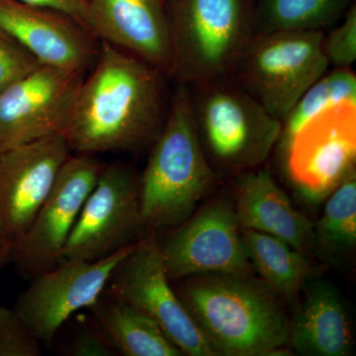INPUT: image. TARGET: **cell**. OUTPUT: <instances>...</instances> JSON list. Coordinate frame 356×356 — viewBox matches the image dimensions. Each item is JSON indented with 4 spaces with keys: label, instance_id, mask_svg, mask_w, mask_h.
Returning a JSON list of instances; mask_svg holds the SVG:
<instances>
[{
    "label": "cell",
    "instance_id": "1",
    "mask_svg": "<svg viewBox=\"0 0 356 356\" xmlns=\"http://www.w3.org/2000/svg\"><path fill=\"white\" fill-rule=\"evenodd\" d=\"M165 77L139 58L100 41L64 133L72 153L137 152L154 143L168 114Z\"/></svg>",
    "mask_w": 356,
    "mask_h": 356
},
{
    "label": "cell",
    "instance_id": "2",
    "mask_svg": "<svg viewBox=\"0 0 356 356\" xmlns=\"http://www.w3.org/2000/svg\"><path fill=\"white\" fill-rule=\"evenodd\" d=\"M175 289L214 355H273L288 344L280 297L252 275L202 274Z\"/></svg>",
    "mask_w": 356,
    "mask_h": 356
},
{
    "label": "cell",
    "instance_id": "3",
    "mask_svg": "<svg viewBox=\"0 0 356 356\" xmlns=\"http://www.w3.org/2000/svg\"><path fill=\"white\" fill-rule=\"evenodd\" d=\"M216 179L199 139L191 90L177 83L165 123L140 177L143 229L177 228L195 212Z\"/></svg>",
    "mask_w": 356,
    "mask_h": 356
},
{
    "label": "cell",
    "instance_id": "4",
    "mask_svg": "<svg viewBox=\"0 0 356 356\" xmlns=\"http://www.w3.org/2000/svg\"><path fill=\"white\" fill-rule=\"evenodd\" d=\"M172 76L192 86L231 79L254 37L248 0H168Z\"/></svg>",
    "mask_w": 356,
    "mask_h": 356
},
{
    "label": "cell",
    "instance_id": "5",
    "mask_svg": "<svg viewBox=\"0 0 356 356\" xmlns=\"http://www.w3.org/2000/svg\"><path fill=\"white\" fill-rule=\"evenodd\" d=\"M189 90L201 146L214 172L238 175L266 161L280 140L282 122L231 79Z\"/></svg>",
    "mask_w": 356,
    "mask_h": 356
},
{
    "label": "cell",
    "instance_id": "6",
    "mask_svg": "<svg viewBox=\"0 0 356 356\" xmlns=\"http://www.w3.org/2000/svg\"><path fill=\"white\" fill-rule=\"evenodd\" d=\"M323 31L254 35L231 81L283 122L307 90L327 72Z\"/></svg>",
    "mask_w": 356,
    "mask_h": 356
},
{
    "label": "cell",
    "instance_id": "7",
    "mask_svg": "<svg viewBox=\"0 0 356 356\" xmlns=\"http://www.w3.org/2000/svg\"><path fill=\"white\" fill-rule=\"evenodd\" d=\"M355 105L327 110L280 147L293 188L307 203L323 202L355 172Z\"/></svg>",
    "mask_w": 356,
    "mask_h": 356
},
{
    "label": "cell",
    "instance_id": "8",
    "mask_svg": "<svg viewBox=\"0 0 356 356\" xmlns=\"http://www.w3.org/2000/svg\"><path fill=\"white\" fill-rule=\"evenodd\" d=\"M106 163L93 154H70L31 226L14 243L11 262L33 280L64 261L65 245Z\"/></svg>",
    "mask_w": 356,
    "mask_h": 356
},
{
    "label": "cell",
    "instance_id": "9",
    "mask_svg": "<svg viewBox=\"0 0 356 356\" xmlns=\"http://www.w3.org/2000/svg\"><path fill=\"white\" fill-rule=\"evenodd\" d=\"M142 229L139 175L129 163L106 165L72 229L64 259L99 261L137 242Z\"/></svg>",
    "mask_w": 356,
    "mask_h": 356
},
{
    "label": "cell",
    "instance_id": "10",
    "mask_svg": "<svg viewBox=\"0 0 356 356\" xmlns=\"http://www.w3.org/2000/svg\"><path fill=\"white\" fill-rule=\"evenodd\" d=\"M166 274L161 245L140 238L115 269L105 293L147 314L188 356H215Z\"/></svg>",
    "mask_w": 356,
    "mask_h": 356
},
{
    "label": "cell",
    "instance_id": "11",
    "mask_svg": "<svg viewBox=\"0 0 356 356\" xmlns=\"http://www.w3.org/2000/svg\"><path fill=\"white\" fill-rule=\"evenodd\" d=\"M136 243L99 261L64 259L33 278L14 310L41 343H51L72 315L88 310L102 296L115 269Z\"/></svg>",
    "mask_w": 356,
    "mask_h": 356
},
{
    "label": "cell",
    "instance_id": "12",
    "mask_svg": "<svg viewBox=\"0 0 356 356\" xmlns=\"http://www.w3.org/2000/svg\"><path fill=\"white\" fill-rule=\"evenodd\" d=\"M161 250L170 281L211 273L252 275L254 271L235 208L222 199L194 212Z\"/></svg>",
    "mask_w": 356,
    "mask_h": 356
},
{
    "label": "cell",
    "instance_id": "13",
    "mask_svg": "<svg viewBox=\"0 0 356 356\" xmlns=\"http://www.w3.org/2000/svg\"><path fill=\"white\" fill-rule=\"evenodd\" d=\"M86 72L40 65L0 93V151L64 135Z\"/></svg>",
    "mask_w": 356,
    "mask_h": 356
},
{
    "label": "cell",
    "instance_id": "14",
    "mask_svg": "<svg viewBox=\"0 0 356 356\" xmlns=\"http://www.w3.org/2000/svg\"><path fill=\"white\" fill-rule=\"evenodd\" d=\"M72 154L63 134L0 151V225L13 245L31 226Z\"/></svg>",
    "mask_w": 356,
    "mask_h": 356
},
{
    "label": "cell",
    "instance_id": "15",
    "mask_svg": "<svg viewBox=\"0 0 356 356\" xmlns=\"http://www.w3.org/2000/svg\"><path fill=\"white\" fill-rule=\"evenodd\" d=\"M0 30L40 64L58 69L88 72L99 51V40L74 18L17 0H0Z\"/></svg>",
    "mask_w": 356,
    "mask_h": 356
},
{
    "label": "cell",
    "instance_id": "16",
    "mask_svg": "<svg viewBox=\"0 0 356 356\" xmlns=\"http://www.w3.org/2000/svg\"><path fill=\"white\" fill-rule=\"evenodd\" d=\"M88 27L99 41L172 76L168 0H88Z\"/></svg>",
    "mask_w": 356,
    "mask_h": 356
},
{
    "label": "cell",
    "instance_id": "17",
    "mask_svg": "<svg viewBox=\"0 0 356 356\" xmlns=\"http://www.w3.org/2000/svg\"><path fill=\"white\" fill-rule=\"evenodd\" d=\"M236 220L241 229L276 236L309 254L314 250V226L294 206L267 170L236 175Z\"/></svg>",
    "mask_w": 356,
    "mask_h": 356
},
{
    "label": "cell",
    "instance_id": "18",
    "mask_svg": "<svg viewBox=\"0 0 356 356\" xmlns=\"http://www.w3.org/2000/svg\"><path fill=\"white\" fill-rule=\"evenodd\" d=\"M305 286V297L290 321L288 346L300 355H351L355 339L343 295L329 281Z\"/></svg>",
    "mask_w": 356,
    "mask_h": 356
},
{
    "label": "cell",
    "instance_id": "19",
    "mask_svg": "<svg viewBox=\"0 0 356 356\" xmlns=\"http://www.w3.org/2000/svg\"><path fill=\"white\" fill-rule=\"evenodd\" d=\"M88 310L119 355H184L153 318L120 299L104 292Z\"/></svg>",
    "mask_w": 356,
    "mask_h": 356
},
{
    "label": "cell",
    "instance_id": "20",
    "mask_svg": "<svg viewBox=\"0 0 356 356\" xmlns=\"http://www.w3.org/2000/svg\"><path fill=\"white\" fill-rule=\"evenodd\" d=\"M252 269L280 298L294 301L310 280L311 262L289 243L254 229H241Z\"/></svg>",
    "mask_w": 356,
    "mask_h": 356
},
{
    "label": "cell",
    "instance_id": "21",
    "mask_svg": "<svg viewBox=\"0 0 356 356\" xmlns=\"http://www.w3.org/2000/svg\"><path fill=\"white\" fill-rule=\"evenodd\" d=\"M353 0H259L252 9L254 35L323 31L339 22Z\"/></svg>",
    "mask_w": 356,
    "mask_h": 356
},
{
    "label": "cell",
    "instance_id": "22",
    "mask_svg": "<svg viewBox=\"0 0 356 356\" xmlns=\"http://www.w3.org/2000/svg\"><path fill=\"white\" fill-rule=\"evenodd\" d=\"M325 200L324 213L314 226V250L325 261H337L356 245V172Z\"/></svg>",
    "mask_w": 356,
    "mask_h": 356
},
{
    "label": "cell",
    "instance_id": "23",
    "mask_svg": "<svg viewBox=\"0 0 356 356\" xmlns=\"http://www.w3.org/2000/svg\"><path fill=\"white\" fill-rule=\"evenodd\" d=\"M343 105L356 106V74L353 69L334 67L320 77L293 107L282 122L277 145L284 146L312 119Z\"/></svg>",
    "mask_w": 356,
    "mask_h": 356
},
{
    "label": "cell",
    "instance_id": "24",
    "mask_svg": "<svg viewBox=\"0 0 356 356\" xmlns=\"http://www.w3.org/2000/svg\"><path fill=\"white\" fill-rule=\"evenodd\" d=\"M41 341L14 309L0 306V356H40Z\"/></svg>",
    "mask_w": 356,
    "mask_h": 356
},
{
    "label": "cell",
    "instance_id": "25",
    "mask_svg": "<svg viewBox=\"0 0 356 356\" xmlns=\"http://www.w3.org/2000/svg\"><path fill=\"white\" fill-rule=\"evenodd\" d=\"M323 51L329 65L336 69H351L356 60V6L348 9L343 22L324 35Z\"/></svg>",
    "mask_w": 356,
    "mask_h": 356
},
{
    "label": "cell",
    "instance_id": "26",
    "mask_svg": "<svg viewBox=\"0 0 356 356\" xmlns=\"http://www.w3.org/2000/svg\"><path fill=\"white\" fill-rule=\"evenodd\" d=\"M40 65L29 51L0 30V93Z\"/></svg>",
    "mask_w": 356,
    "mask_h": 356
},
{
    "label": "cell",
    "instance_id": "27",
    "mask_svg": "<svg viewBox=\"0 0 356 356\" xmlns=\"http://www.w3.org/2000/svg\"><path fill=\"white\" fill-rule=\"evenodd\" d=\"M79 327L67 350L72 356H115L118 355L91 316L79 317Z\"/></svg>",
    "mask_w": 356,
    "mask_h": 356
},
{
    "label": "cell",
    "instance_id": "28",
    "mask_svg": "<svg viewBox=\"0 0 356 356\" xmlns=\"http://www.w3.org/2000/svg\"><path fill=\"white\" fill-rule=\"evenodd\" d=\"M17 1L27 6L42 7V8L51 9V10L67 14L88 29L86 0H17Z\"/></svg>",
    "mask_w": 356,
    "mask_h": 356
},
{
    "label": "cell",
    "instance_id": "29",
    "mask_svg": "<svg viewBox=\"0 0 356 356\" xmlns=\"http://www.w3.org/2000/svg\"><path fill=\"white\" fill-rule=\"evenodd\" d=\"M13 248V242L0 225V270L4 266L11 262Z\"/></svg>",
    "mask_w": 356,
    "mask_h": 356
},
{
    "label": "cell",
    "instance_id": "30",
    "mask_svg": "<svg viewBox=\"0 0 356 356\" xmlns=\"http://www.w3.org/2000/svg\"><path fill=\"white\" fill-rule=\"evenodd\" d=\"M86 1H88V0H86Z\"/></svg>",
    "mask_w": 356,
    "mask_h": 356
},
{
    "label": "cell",
    "instance_id": "31",
    "mask_svg": "<svg viewBox=\"0 0 356 356\" xmlns=\"http://www.w3.org/2000/svg\"></svg>",
    "mask_w": 356,
    "mask_h": 356
}]
</instances>
